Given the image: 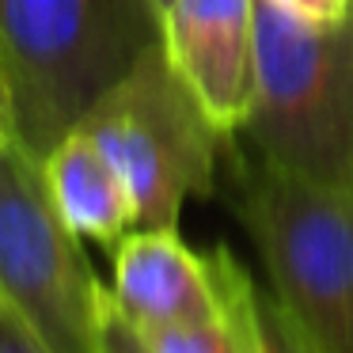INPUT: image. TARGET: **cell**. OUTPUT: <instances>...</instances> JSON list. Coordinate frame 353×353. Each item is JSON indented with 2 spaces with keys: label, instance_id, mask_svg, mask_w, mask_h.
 Segmentation results:
<instances>
[{
  "label": "cell",
  "instance_id": "1",
  "mask_svg": "<svg viewBox=\"0 0 353 353\" xmlns=\"http://www.w3.org/2000/svg\"><path fill=\"white\" fill-rule=\"evenodd\" d=\"M160 39L148 0H0V72L19 145L42 160Z\"/></svg>",
  "mask_w": 353,
  "mask_h": 353
},
{
  "label": "cell",
  "instance_id": "13",
  "mask_svg": "<svg viewBox=\"0 0 353 353\" xmlns=\"http://www.w3.org/2000/svg\"><path fill=\"white\" fill-rule=\"evenodd\" d=\"M274 4L300 19H315V23H338L353 12V0H274Z\"/></svg>",
  "mask_w": 353,
  "mask_h": 353
},
{
  "label": "cell",
  "instance_id": "8",
  "mask_svg": "<svg viewBox=\"0 0 353 353\" xmlns=\"http://www.w3.org/2000/svg\"><path fill=\"white\" fill-rule=\"evenodd\" d=\"M54 209L80 239L114 251L122 236L137 228V209L114 163L99 152L84 130H72L42 156Z\"/></svg>",
  "mask_w": 353,
  "mask_h": 353
},
{
  "label": "cell",
  "instance_id": "6",
  "mask_svg": "<svg viewBox=\"0 0 353 353\" xmlns=\"http://www.w3.org/2000/svg\"><path fill=\"white\" fill-rule=\"evenodd\" d=\"M163 50L216 133L232 141L259 88L254 0H175L163 16Z\"/></svg>",
  "mask_w": 353,
  "mask_h": 353
},
{
  "label": "cell",
  "instance_id": "7",
  "mask_svg": "<svg viewBox=\"0 0 353 353\" xmlns=\"http://www.w3.org/2000/svg\"><path fill=\"white\" fill-rule=\"evenodd\" d=\"M110 304L130 323H183L216 319L213 254H201L179 236V228H133L114 243Z\"/></svg>",
  "mask_w": 353,
  "mask_h": 353
},
{
  "label": "cell",
  "instance_id": "2",
  "mask_svg": "<svg viewBox=\"0 0 353 353\" xmlns=\"http://www.w3.org/2000/svg\"><path fill=\"white\" fill-rule=\"evenodd\" d=\"M259 88L247 137L254 160L353 194V12L315 23L254 0Z\"/></svg>",
  "mask_w": 353,
  "mask_h": 353
},
{
  "label": "cell",
  "instance_id": "15",
  "mask_svg": "<svg viewBox=\"0 0 353 353\" xmlns=\"http://www.w3.org/2000/svg\"><path fill=\"white\" fill-rule=\"evenodd\" d=\"M148 4H152V12L160 16V23H163V16L171 12V4H175V0H148Z\"/></svg>",
  "mask_w": 353,
  "mask_h": 353
},
{
  "label": "cell",
  "instance_id": "14",
  "mask_svg": "<svg viewBox=\"0 0 353 353\" xmlns=\"http://www.w3.org/2000/svg\"><path fill=\"white\" fill-rule=\"evenodd\" d=\"M19 145V122H16V103H12L8 80L0 72V156Z\"/></svg>",
  "mask_w": 353,
  "mask_h": 353
},
{
  "label": "cell",
  "instance_id": "9",
  "mask_svg": "<svg viewBox=\"0 0 353 353\" xmlns=\"http://www.w3.org/2000/svg\"><path fill=\"white\" fill-rule=\"evenodd\" d=\"M209 254L221 289V315L236 334L239 353H319L292 323V315L274 300V292L259 289V281L228 247H213Z\"/></svg>",
  "mask_w": 353,
  "mask_h": 353
},
{
  "label": "cell",
  "instance_id": "12",
  "mask_svg": "<svg viewBox=\"0 0 353 353\" xmlns=\"http://www.w3.org/2000/svg\"><path fill=\"white\" fill-rule=\"evenodd\" d=\"M99 353H145L141 342L133 338L130 323L110 304V289H107V304H103V319H99Z\"/></svg>",
  "mask_w": 353,
  "mask_h": 353
},
{
  "label": "cell",
  "instance_id": "5",
  "mask_svg": "<svg viewBox=\"0 0 353 353\" xmlns=\"http://www.w3.org/2000/svg\"><path fill=\"white\" fill-rule=\"evenodd\" d=\"M0 292L54 353H99L107 285L23 145L0 156Z\"/></svg>",
  "mask_w": 353,
  "mask_h": 353
},
{
  "label": "cell",
  "instance_id": "10",
  "mask_svg": "<svg viewBox=\"0 0 353 353\" xmlns=\"http://www.w3.org/2000/svg\"><path fill=\"white\" fill-rule=\"evenodd\" d=\"M130 330L145 353H239V342L224 315L183 323H130Z\"/></svg>",
  "mask_w": 353,
  "mask_h": 353
},
{
  "label": "cell",
  "instance_id": "4",
  "mask_svg": "<svg viewBox=\"0 0 353 353\" xmlns=\"http://www.w3.org/2000/svg\"><path fill=\"white\" fill-rule=\"evenodd\" d=\"M77 130L122 175L137 228H179L186 201L213 194L221 145L228 141L168 61L163 39L141 54Z\"/></svg>",
  "mask_w": 353,
  "mask_h": 353
},
{
  "label": "cell",
  "instance_id": "3",
  "mask_svg": "<svg viewBox=\"0 0 353 353\" xmlns=\"http://www.w3.org/2000/svg\"><path fill=\"white\" fill-rule=\"evenodd\" d=\"M236 216L262 259L274 300L319 353H353V194L251 160Z\"/></svg>",
  "mask_w": 353,
  "mask_h": 353
},
{
  "label": "cell",
  "instance_id": "11",
  "mask_svg": "<svg viewBox=\"0 0 353 353\" xmlns=\"http://www.w3.org/2000/svg\"><path fill=\"white\" fill-rule=\"evenodd\" d=\"M0 353H54L39 338V330L4 300V292H0Z\"/></svg>",
  "mask_w": 353,
  "mask_h": 353
}]
</instances>
